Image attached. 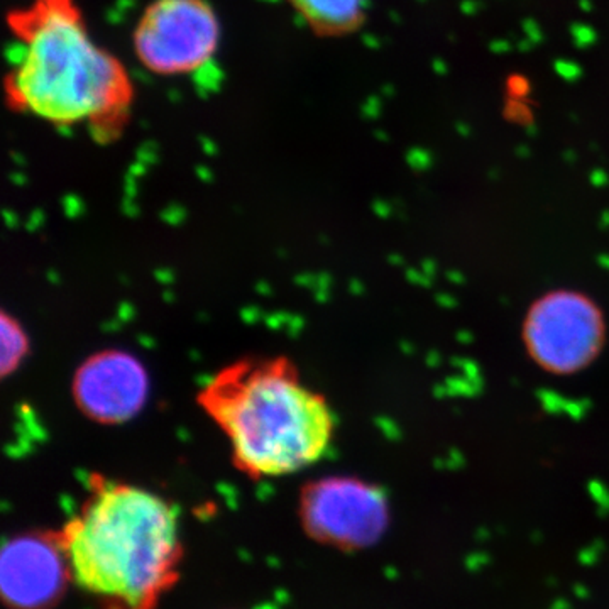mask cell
<instances>
[{
	"label": "cell",
	"instance_id": "1",
	"mask_svg": "<svg viewBox=\"0 0 609 609\" xmlns=\"http://www.w3.org/2000/svg\"><path fill=\"white\" fill-rule=\"evenodd\" d=\"M18 56L4 80L12 110L55 126H84L102 143L122 134L134 85L117 56L92 39L77 0H29L7 14Z\"/></svg>",
	"mask_w": 609,
	"mask_h": 609
},
{
	"label": "cell",
	"instance_id": "10",
	"mask_svg": "<svg viewBox=\"0 0 609 609\" xmlns=\"http://www.w3.org/2000/svg\"><path fill=\"white\" fill-rule=\"evenodd\" d=\"M27 352V339L19 323L2 315V371L9 374L19 366Z\"/></svg>",
	"mask_w": 609,
	"mask_h": 609
},
{
	"label": "cell",
	"instance_id": "7",
	"mask_svg": "<svg viewBox=\"0 0 609 609\" xmlns=\"http://www.w3.org/2000/svg\"><path fill=\"white\" fill-rule=\"evenodd\" d=\"M73 391L78 406L90 418L115 424L129 420L143 406L148 378L129 354L103 352L80 367Z\"/></svg>",
	"mask_w": 609,
	"mask_h": 609
},
{
	"label": "cell",
	"instance_id": "8",
	"mask_svg": "<svg viewBox=\"0 0 609 609\" xmlns=\"http://www.w3.org/2000/svg\"><path fill=\"white\" fill-rule=\"evenodd\" d=\"M65 565L55 546L39 538H19L2 555V591L15 608L44 606L60 592Z\"/></svg>",
	"mask_w": 609,
	"mask_h": 609
},
{
	"label": "cell",
	"instance_id": "2",
	"mask_svg": "<svg viewBox=\"0 0 609 609\" xmlns=\"http://www.w3.org/2000/svg\"><path fill=\"white\" fill-rule=\"evenodd\" d=\"M200 405L229 438L234 461L252 476L305 469L329 449L334 417L283 358L247 359L205 384Z\"/></svg>",
	"mask_w": 609,
	"mask_h": 609
},
{
	"label": "cell",
	"instance_id": "6",
	"mask_svg": "<svg viewBox=\"0 0 609 609\" xmlns=\"http://www.w3.org/2000/svg\"><path fill=\"white\" fill-rule=\"evenodd\" d=\"M303 515L315 537L342 546L374 544L388 526L383 492L354 479L315 484L305 496Z\"/></svg>",
	"mask_w": 609,
	"mask_h": 609
},
{
	"label": "cell",
	"instance_id": "5",
	"mask_svg": "<svg viewBox=\"0 0 609 609\" xmlns=\"http://www.w3.org/2000/svg\"><path fill=\"white\" fill-rule=\"evenodd\" d=\"M526 342L542 366L572 372L591 362L603 342V320L596 306L572 293L546 296L526 322Z\"/></svg>",
	"mask_w": 609,
	"mask_h": 609
},
{
	"label": "cell",
	"instance_id": "4",
	"mask_svg": "<svg viewBox=\"0 0 609 609\" xmlns=\"http://www.w3.org/2000/svg\"><path fill=\"white\" fill-rule=\"evenodd\" d=\"M218 43L221 22L207 0H155L144 9L132 37L139 63L164 77L203 68Z\"/></svg>",
	"mask_w": 609,
	"mask_h": 609
},
{
	"label": "cell",
	"instance_id": "3",
	"mask_svg": "<svg viewBox=\"0 0 609 609\" xmlns=\"http://www.w3.org/2000/svg\"><path fill=\"white\" fill-rule=\"evenodd\" d=\"M176 513L168 501L129 484H105L65 533L78 586L120 608L143 609L163 589L176 558Z\"/></svg>",
	"mask_w": 609,
	"mask_h": 609
},
{
	"label": "cell",
	"instance_id": "9",
	"mask_svg": "<svg viewBox=\"0 0 609 609\" xmlns=\"http://www.w3.org/2000/svg\"><path fill=\"white\" fill-rule=\"evenodd\" d=\"M317 36L337 37L358 31L369 0H288Z\"/></svg>",
	"mask_w": 609,
	"mask_h": 609
}]
</instances>
